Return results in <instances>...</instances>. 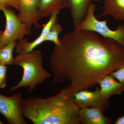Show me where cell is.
I'll return each instance as SVG.
<instances>
[{"label":"cell","mask_w":124,"mask_h":124,"mask_svg":"<svg viewBox=\"0 0 124 124\" xmlns=\"http://www.w3.org/2000/svg\"><path fill=\"white\" fill-rule=\"evenodd\" d=\"M4 7H13L19 11L20 10L18 0H0V9Z\"/></svg>","instance_id":"ac0fdd59"},{"label":"cell","mask_w":124,"mask_h":124,"mask_svg":"<svg viewBox=\"0 0 124 124\" xmlns=\"http://www.w3.org/2000/svg\"><path fill=\"white\" fill-rule=\"evenodd\" d=\"M102 16L124 22V0H104Z\"/></svg>","instance_id":"4fadbf2b"},{"label":"cell","mask_w":124,"mask_h":124,"mask_svg":"<svg viewBox=\"0 0 124 124\" xmlns=\"http://www.w3.org/2000/svg\"><path fill=\"white\" fill-rule=\"evenodd\" d=\"M119 82L124 84V66L110 74Z\"/></svg>","instance_id":"d6986e66"},{"label":"cell","mask_w":124,"mask_h":124,"mask_svg":"<svg viewBox=\"0 0 124 124\" xmlns=\"http://www.w3.org/2000/svg\"><path fill=\"white\" fill-rule=\"evenodd\" d=\"M93 1H100V0H92Z\"/></svg>","instance_id":"7402d4cb"},{"label":"cell","mask_w":124,"mask_h":124,"mask_svg":"<svg viewBox=\"0 0 124 124\" xmlns=\"http://www.w3.org/2000/svg\"><path fill=\"white\" fill-rule=\"evenodd\" d=\"M73 98L74 102L80 108L98 107L104 112L110 106L109 100L103 97L100 88L98 87L94 91L85 90L76 92L73 94Z\"/></svg>","instance_id":"52a82bcc"},{"label":"cell","mask_w":124,"mask_h":124,"mask_svg":"<svg viewBox=\"0 0 124 124\" xmlns=\"http://www.w3.org/2000/svg\"><path fill=\"white\" fill-rule=\"evenodd\" d=\"M115 124H124V116L118 117L116 120Z\"/></svg>","instance_id":"ffe728a7"},{"label":"cell","mask_w":124,"mask_h":124,"mask_svg":"<svg viewBox=\"0 0 124 124\" xmlns=\"http://www.w3.org/2000/svg\"><path fill=\"white\" fill-rule=\"evenodd\" d=\"M67 6V0H39L38 17L40 19L48 17L54 12L60 11Z\"/></svg>","instance_id":"7c38bea8"},{"label":"cell","mask_w":124,"mask_h":124,"mask_svg":"<svg viewBox=\"0 0 124 124\" xmlns=\"http://www.w3.org/2000/svg\"><path fill=\"white\" fill-rule=\"evenodd\" d=\"M13 65L22 67L23 74L20 81L10 89V91L23 87L28 88V92L31 93L38 84H42L51 76L43 66L42 53L40 50L18 54L14 58Z\"/></svg>","instance_id":"3957f363"},{"label":"cell","mask_w":124,"mask_h":124,"mask_svg":"<svg viewBox=\"0 0 124 124\" xmlns=\"http://www.w3.org/2000/svg\"><path fill=\"white\" fill-rule=\"evenodd\" d=\"M92 0H67L74 29H77L87 14Z\"/></svg>","instance_id":"30bf717a"},{"label":"cell","mask_w":124,"mask_h":124,"mask_svg":"<svg viewBox=\"0 0 124 124\" xmlns=\"http://www.w3.org/2000/svg\"><path fill=\"white\" fill-rule=\"evenodd\" d=\"M60 41L50 59L53 82H69L66 88L72 94L93 87L124 66V48L93 31L74 29Z\"/></svg>","instance_id":"6da1fadb"},{"label":"cell","mask_w":124,"mask_h":124,"mask_svg":"<svg viewBox=\"0 0 124 124\" xmlns=\"http://www.w3.org/2000/svg\"><path fill=\"white\" fill-rule=\"evenodd\" d=\"M3 31H1L0 30V38L1 36L2 35V33H3Z\"/></svg>","instance_id":"44dd1931"},{"label":"cell","mask_w":124,"mask_h":124,"mask_svg":"<svg viewBox=\"0 0 124 124\" xmlns=\"http://www.w3.org/2000/svg\"><path fill=\"white\" fill-rule=\"evenodd\" d=\"M17 44V42L11 41L0 49V63L8 66L13 65L14 58L13 52Z\"/></svg>","instance_id":"9a60e30c"},{"label":"cell","mask_w":124,"mask_h":124,"mask_svg":"<svg viewBox=\"0 0 124 124\" xmlns=\"http://www.w3.org/2000/svg\"><path fill=\"white\" fill-rule=\"evenodd\" d=\"M103 112L98 107L80 108L79 118L80 124H109L112 121L104 115Z\"/></svg>","instance_id":"9c48e42d"},{"label":"cell","mask_w":124,"mask_h":124,"mask_svg":"<svg viewBox=\"0 0 124 124\" xmlns=\"http://www.w3.org/2000/svg\"><path fill=\"white\" fill-rule=\"evenodd\" d=\"M46 37L42 34L32 42H29L26 38H23L18 41L16 48V52L17 54L27 53L34 50V49L45 41Z\"/></svg>","instance_id":"5bb4252c"},{"label":"cell","mask_w":124,"mask_h":124,"mask_svg":"<svg viewBox=\"0 0 124 124\" xmlns=\"http://www.w3.org/2000/svg\"><path fill=\"white\" fill-rule=\"evenodd\" d=\"M67 88L46 98H23V115L33 124H80L78 107Z\"/></svg>","instance_id":"7a4b0ae2"},{"label":"cell","mask_w":124,"mask_h":124,"mask_svg":"<svg viewBox=\"0 0 124 124\" xmlns=\"http://www.w3.org/2000/svg\"><path fill=\"white\" fill-rule=\"evenodd\" d=\"M6 20L5 29L0 38V49L11 41L21 39L31 34V27L23 22L12 8L4 7L0 9Z\"/></svg>","instance_id":"5b68a950"},{"label":"cell","mask_w":124,"mask_h":124,"mask_svg":"<svg viewBox=\"0 0 124 124\" xmlns=\"http://www.w3.org/2000/svg\"><path fill=\"white\" fill-rule=\"evenodd\" d=\"M23 99L21 92L9 97L0 94V113L9 124H26L22 110Z\"/></svg>","instance_id":"8992f818"},{"label":"cell","mask_w":124,"mask_h":124,"mask_svg":"<svg viewBox=\"0 0 124 124\" xmlns=\"http://www.w3.org/2000/svg\"><path fill=\"white\" fill-rule=\"evenodd\" d=\"M4 124V123H3L2 122H1L0 120V124Z\"/></svg>","instance_id":"603a6c76"},{"label":"cell","mask_w":124,"mask_h":124,"mask_svg":"<svg viewBox=\"0 0 124 124\" xmlns=\"http://www.w3.org/2000/svg\"><path fill=\"white\" fill-rule=\"evenodd\" d=\"M95 4L92 3L85 18L77 29L93 31L104 38L114 40L124 48V24H120L115 30H112L107 24L106 20L100 21L95 17Z\"/></svg>","instance_id":"277c9868"},{"label":"cell","mask_w":124,"mask_h":124,"mask_svg":"<svg viewBox=\"0 0 124 124\" xmlns=\"http://www.w3.org/2000/svg\"><path fill=\"white\" fill-rule=\"evenodd\" d=\"M62 30V27L60 23L57 22L52 28L45 39L46 41L53 42L55 45L59 46L60 44L59 35Z\"/></svg>","instance_id":"2e32d148"},{"label":"cell","mask_w":124,"mask_h":124,"mask_svg":"<svg viewBox=\"0 0 124 124\" xmlns=\"http://www.w3.org/2000/svg\"><path fill=\"white\" fill-rule=\"evenodd\" d=\"M98 84L100 92L103 97L109 100L111 96L121 94L124 91V84L116 80L110 74L102 78Z\"/></svg>","instance_id":"8fae6325"},{"label":"cell","mask_w":124,"mask_h":124,"mask_svg":"<svg viewBox=\"0 0 124 124\" xmlns=\"http://www.w3.org/2000/svg\"><path fill=\"white\" fill-rule=\"evenodd\" d=\"M7 67L6 65L0 63V88H4L7 85L6 77Z\"/></svg>","instance_id":"e0dca14e"},{"label":"cell","mask_w":124,"mask_h":124,"mask_svg":"<svg viewBox=\"0 0 124 124\" xmlns=\"http://www.w3.org/2000/svg\"><path fill=\"white\" fill-rule=\"evenodd\" d=\"M20 10L17 16L23 22L31 27L37 29L41 28L39 23L38 9L39 0H18Z\"/></svg>","instance_id":"ba28073f"}]
</instances>
